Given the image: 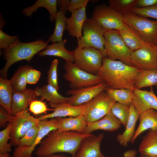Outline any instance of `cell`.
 Here are the masks:
<instances>
[{
	"label": "cell",
	"instance_id": "obj_1",
	"mask_svg": "<svg viewBox=\"0 0 157 157\" xmlns=\"http://www.w3.org/2000/svg\"><path fill=\"white\" fill-rule=\"evenodd\" d=\"M142 71L122 61L104 57L102 66L97 75L101 77L109 88L134 90L136 78Z\"/></svg>",
	"mask_w": 157,
	"mask_h": 157
},
{
	"label": "cell",
	"instance_id": "obj_2",
	"mask_svg": "<svg viewBox=\"0 0 157 157\" xmlns=\"http://www.w3.org/2000/svg\"><path fill=\"white\" fill-rule=\"evenodd\" d=\"M90 134L74 131H52L41 141L35 154L38 157H45L65 152L74 157L81 141Z\"/></svg>",
	"mask_w": 157,
	"mask_h": 157
},
{
	"label": "cell",
	"instance_id": "obj_3",
	"mask_svg": "<svg viewBox=\"0 0 157 157\" xmlns=\"http://www.w3.org/2000/svg\"><path fill=\"white\" fill-rule=\"evenodd\" d=\"M48 45V42L41 39L29 42H23L19 40L3 49L2 54L6 63L0 71L1 77L7 79L8 70L12 65L22 60L30 62L35 54L45 49Z\"/></svg>",
	"mask_w": 157,
	"mask_h": 157
},
{
	"label": "cell",
	"instance_id": "obj_4",
	"mask_svg": "<svg viewBox=\"0 0 157 157\" xmlns=\"http://www.w3.org/2000/svg\"><path fill=\"white\" fill-rule=\"evenodd\" d=\"M83 35L77 40L79 49L93 48L99 50L106 57L104 34L106 30L92 18H87L83 27Z\"/></svg>",
	"mask_w": 157,
	"mask_h": 157
},
{
	"label": "cell",
	"instance_id": "obj_5",
	"mask_svg": "<svg viewBox=\"0 0 157 157\" xmlns=\"http://www.w3.org/2000/svg\"><path fill=\"white\" fill-rule=\"evenodd\" d=\"M104 48L107 58L112 60L118 59L131 65V56L132 51L126 45L118 30L106 31L104 34Z\"/></svg>",
	"mask_w": 157,
	"mask_h": 157
},
{
	"label": "cell",
	"instance_id": "obj_6",
	"mask_svg": "<svg viewBox=\"0 0 157 157\" xmlns=\"http://www.w3.org/2000/svg\"><path fill=\"white\" fill-rule=\"evenodd\" d=\"M124 23L149 44L157 47V20H151L131 11L122 14Z\"/></svg>",
	"mask_w": 157,
	"mask_h": 157
},
{
	"label": "cell",
	"instance_id": "obj_7",
	"mask_svg": "<svg viewBox=\"0 0 157 157\" xmlns=\"http://www.w3.org/2000/svg\"><path fill=\"white\" fill-rule=\"evenodd\" d=\"M74 51L75 65L86 72L97 75L104 57L100 51L93 48L79 49L77 47Z\"/></svg>",
	"mask_w": 157,
	"mask_h": 157
},
{
	"label": "cell",
	"instance_id": "obj_8",
	"mask_svg": "<svg viewBox=\"0 0 157 157\" xmlns=\"http://www.w3.org/2000/svg\"><path fill=\"white\" fill-rule=\"evenodd\" d=\"M64 68L66 72L63 76L69 82L72 89L94 85L104 82L100 76L81 69L74 63L65 62Z\"/></svg>",
	"mask_w": 157,
	"mask_h": 157
},
{
	"label": "cell",
	"instance_id": "obj_9",
	"mask_svg": "<svg viewBox=\"0 0 157 157\" xmlns=\"http://www.w3.org/2000/svg\"><path fill=\"white\" fill-rule=\"evenodd\" d=\"M92 18L106 31H118L125 24L122 14L105 4L98 5L94 7Z\"/></svg>",
	"mask_w": 157,
	"mask_h": 157
},
{
	"label": "cell",
	"instance_id": "obj_10",
	"mask_svg": "<svg viewBox=\"0 0 157 157\" xmlns=\"http://www.w3.org/2000/svg\"><path fill=\"white\" fill-rule=\"evenodd\" d=\"M115 102L106 92H103L86 103L82 114L88 123L99 120L110 110Z\"/></svg>",
	"mask_w": 157,
	"mask_h": 157
},
{
	"label": "cell",
	"instance_id": "obj_11",
	"mask_svg": "<svg viewBox=\"0 0 157 157\" xmlns=\"http://www.w3.org/2000/svg\"><path fill=\"white\" fill-rule=\"evenodd\" d=\"M11 122L10 143L17 147L19 141L31 128L37 124L40 120L32 116L26 110L14 115Z\"/></svg>",
	"mask_w": 157,
	"mask_h": 157
},
{
	"label": "cell",
	"instance_id": "obj_12",
	"mask_svg": "<svg viewBox=\"0 0 157 157\" xmlns=\"http://www.w3.org/2000/svg\"><path fill=\"white\" fill-rule=\"evenodd\" d=\"M157 47L150 45L132 51L131 62L132 66L144 70L156 69Z\"/></svg>",
	"mask_w": 157,
	"mask_h": 157
},
{
	"label": "cell",
	"instance_id": "obj_13",
	"mask_svg": "<svg viewBox=\"0 0 157 157\" xmlns=\"http://www.w3.org/2000/svg\"><path fill=\"white\" fill-rule=\"evenodd\" d=\"M106 83L103 82L97 85L68 90L66 92L71 96L68 103L74 106L86 103L108 88Z\"/></svg>",
	"mask_w": 157,
	"mask_h": 157
},
{
	"label": "cell",
	"instance_id": "obj_14",
	"mask_svg": "<svg viewBox=\"0 0 157 157\" xmlns=\"http://www.w3.org/2000/svg\"><path fill=\"white\" fill-rule=\"evenodd\" d=\"M39 129L37 137L33 145L29 148L20 149L16 147L13 154V157H32L33 152L36 147L40 144L42 139L51 131L57 130L56 118L49 120H40L38 122Z\"/></svg>",
	"mask_w": 157,
	"mask_h": 157
},
{
	"label": "cell",
	"instance_id": "obj_15",
	"mask_svg": "<svg viewBox=\"0 0 157 157\" xmlns=\"http://www.w3.org/2000/svg\"><path fill=\"white\" fill-rule=\"evenodd\" d=\"M104 135L90 134L81 141L74 157H106L101 152L100 144Z\"/></svg>",
	"mask_w": 157,
	"mask_h": 157
},
{
	"label": "cell",
	"instance_id": "obj_16",
	"mask_svg": "<svg viewBox=\"0 0 157 157\" xmlns=\"http://www.w3.org/2000/svg\"><path fill=\"white\" fill-rule=\"evenodd\" d=\"M131 104L139 114L150 109L157 111V97L152 87L149 91L135 89Z\"/></svg>",
	"mask_w": 157,
	"mask_h": 157
},
{
	"label": "cell",
	"instance_id": "obj_17",
	"mask_svg": "<svg viewBox=\"0 0 157 157\" xmlns=\"http://www.w3.org/2000/svg\"><path fill=\"white\" fill-rule=\"evenodd\" d=\"M70 17L66 20V28L69 34L79 40L82 37L83 25L87 19L86 7L72 11Z\"/></svg>",
	"mask_w": 157,
	"mask_h": 157
},
{
	"label": "cell",
	"instance_id": "obj_18",
	"mask_svg": "<svg viewBox=\"0 0 157 157\" xmlns=\"http://www.w3.org/2000/svg\"><path fill=\"white\" fill-rule=\"evenodd\" d=\"M86 103L78 106H73L68 102L58 104L53 108L52 113L41 115L38 117L40 120L66 116L76 117L82 114Z\"/></svg>",
	"mask_w": 157,
	"mask_h": 157
},
{
	"label": "cell",
	"instance_id": "obj_19",
	"mask_svg": "<svg viewBox=\"0 0 157 157\" xmlns=\"http://www.w3.org/2000/svg\"><path fill=\"white\" fill-rule=\"evenodd\" d=\"M120 121L110 111L100 119L94 122L88 123L84 133L90 134L97 130H103L113 132L121 127Z\"/></svg>",
	"mask_w": 157,
	"mask_h": 157
},
{
	"label": "cell",
	"instance_id": "obj_20",
	"mask_svg": "<svg viewBox=\"0 0 157 157\" xmlns=\"http://www.w3.org/2000/svg\"><path fill=\"white\" fill-rule=\"evenodd\" d=\"M118 31L124 42L132 51L152 45L146 42L137 32L125 23Z\"/></svg>",
	"mask_w": 157,
	"mask_h": 157
},
{
	"label": "cell",
	"instance_id": "obj_21",
	"mask_svg": "<svg viewBox=\"0 0 157 157\" xmlns=\"http://www.w3.org/2000/svg\"><path fill=\"white\" fill-rule=\"evenodd\" d=\"M58 91L49 84L42 87L38 86L34 89L36 96L40 97L42 99L47 101L50 106L53 108L58 104L68 102L70 99V97H65L60 94Z\"/></svg>",
	"mask_w": 157,
	"mask_h": 157
},
{
	"label": "cell",
	"instance_id": "obj_22",
	"mask_svg": "<svg viewBox=\"0 0 157 157\" xmlns=\"http://www.w3.org/2000/svg\"><path fill=\"white\" fill-rule=\"evenodd\" d=\"M67 42V40L65 39L60 42H52L38 53V56L40 57L46 56H57L62 58L65 62L74 63L75 60L74 51L66 49L65 44Z\"/></svg>",
	"mask_w": 157,
	"mask_h": 157
},
{
	"label": "cell",
	"instance_id": "obj_23",
	"mask_svg": "<svg viewBox=\"0 0 157 157\" xmlns=\"http://www.w3.org/2000/svg\"><path fill=\"white\" fill-rule=\"evenodd\" d=\"M56 118L57 130L60 131H74L84 133L88 123L82 114L75 117Z\"/></svg>",
	"mask_w": 157,
	"mask_h": 157
},
{
	"label": "cell",
	"instance_id": "obj_24",
	"mask_svg": "<svg viewBox=\"0 0 157 157\" xmlns=\"http://www.w3.org/2000/svg\"><path fill=\"white\" fill-rule=\"evenodd\" d=\"M34 90L27 89L21 92H13L11 105V111L14 116L26 110L31 102L35 97Z\"/></svg>",
	"mask_w": 157,
	"mask_h": 157
},
{
	"label": "cell",
	"instance_id": "obj_25",
	"mask_svg": "<svg viewBox=\"0 0 157 157\" xmlns=\"http://www.w3.org/2000/svg\"><path fill=\"white\" fill-rule=\"evenodd\" d=\"M140 123L131 142L133 144L143 132L148 129H157V111L153 109L147 110L139 114Z\"/></svg>",
	"mask_w": 157,
	"mask_h": 157
},
{
	"label": "cell",
	"instance_id": "obj_26",
	"mask_svg": "<svg viewBox=\"0 0 157 157\" xmlns=\"http://www.w3.org/2000/svg\"><path fill=\"white\" fill-rule=\"evenodd\" d=\"M139 114L133 105H130V113L128 122L124 131L117 136V141L121 145L126 147L129 142H131L135 131V124Z\"/></svg>",
	"mask_w": 157,
	"mask_h": 157
},
{
	"label": "cell",
	"instance_id": "obj_27",
	"mask_svg": "<svg viewBox=\"0 0 157 157\" xmlns=\"http://www.w3.org/2000/svg\"><path fill=\"white\" fill-rule=\"evenodd\" d=\"M138 150L141 155L157 157V129L151 130L143 137Z\"/></svg>",
	"mask_w": 157,
	"mask_h": 157
},
{
	"label": "cell",
	"instance_id": "obj_28",
	"mask_svg": "<svg viewBox=\"0 0 157 157\" xmlns=\"http://www.w3.org/2000/svg\"><path fill=\"white\" fill-rule=\"evenodd\" d=\"M56 0H38L33 5L24 8L22 13L24 15L31 17L34 12H36L40 8H46L49 13V20L51 22L54 21L56 15L58 12Z\"/></svg>",
	"mask_w": 157,
	"mask_h": 157
},
{
	"label": "cell",
	"instance_id": "obj_29",
	"mask_svg": "<svg viewBox=\"0 0 157 157\" xmlns=\"http://www.w3.org/2000/svg\"><path fill=\"white\" fill-rule=\"evenodd\" d=\"M32 68L28 65L19 67L9 80L13 92H21L27 88L26 76L29 71Z\"/></svg>",
	"mask_w": 157,
	"mask_h": 157
},
{
	"label": "cell",
	"instance_id": "obj_30",
	"mask_svg": "<svg viewBox=\"0 0 157 157\" xmlns=\"http://www.w3.org/2000/svg\"><path fill=\"white\" fill-rule=\"evenodd\" d=\"M13 92L9 80L0 77V104L9 114L12 115H13L11 111V105Z\"/></svg>",
	"mask_w": 157,
	"mask_h": 157
},
{
	"label": "cell",
	"instance_id": "obj_31",
	"mask_svg": "<svg viewBox=\"0 0 157 157\" xmlns=\"http://www.w3.org/2000/svg\"><path fill=\"white\" fill-rule=\"evenodd\" d=\"M67 18L63 10L60 8L55 16V26L53 32L46 41L47 42H59L63 40V33L66 28Z\"/></svg>",
	"mask_w": 157,
	"mask_h": 157
},
{
	"label": "cell",
	"instance_id": "obj_32",
	"mask_svg": "<svg viewBox=\"0 0 157 157\" xmlns=\"http://www.w3.org/2000/svg\"><path fill=\"white\" fill-rule=\"evenodd\" d=\"M157 85V70H142L138 76L135 84V89Z\"/></svg>",
	"mask_w": 157,
	"mask_h": 157
},
{
	"label": "cell",
	"instance_id": "obj_33",
	"mask_svg": "<svg viewBox=\"0 0 157 157\" xmlns=\"http://www.w3.org/2000/svg\"><path fill=\"white\" fill-rule=\"evenodd\" d=\"M133 90L129 89H113L108 87L105 92L116 102L130 106L132 101Z\"/></svg>",
	"mask_w": 157,
	"mask_h": 157
},
{
	"label": "cell",
	"instance_id": "obj_34",
	"mask_svg": "<svg viewBox=\"0 0 157 157\" xmlns=\"http://www.w3.org/2000/svg\"><path fill=\"white\" fill-rule=\"evenodd\" d=\"M110 111L125 127L129 117L130 106L115 102L112 106Z\"/></svg>",
	"mask_w": 157,
	"mask_h": 157
},
{
	"label": "cell",
	"instance_id": "obj_35",
	"mask_svg": "<svg viewBox=\"0 0 157 157\" xmlns=\"http://www.w3.org/2000/svg\"><path fill=\"white\" fill-rule=\"evenodd\" d=\"M38 124L30 129L19 141L16 147L20 149H26L32 146L36 140L38 132Z\"/></svg>",
	"mask_w": 157,
	"mask_h": 157
},
{
	"label": "cell",
	"instance_id": "obj_36",
	"mask_svg": "<svg viewBox=\"0 0 157 157\" xmlns=\"http://www.w3.org/2000/svg\"><path fill=\"white\" fill-rule=\"evenodd\" d=\"M137 0H109V5L118 13L122 15L135 7Z\"/></svg>",
	"mask_w": 157,
	"mask_h": 157
},
{
	"label": "cell",
	"instance_id": "obj_37",
	"mask_svg": "<svg viewBox=\"0 0 157 157\" xmlns=\"http://www.w3.org/2000/svg\"><path fill=\"white\" fill-rule=\"evenodd\" d=\"M11 122H8L6 127L0 132V154L8 155L11 151L12 145L8 143L10 139Z\"/></svg>",
	"mask_w": 157,
	"mask_h": 157
},
{
	"label": "cell",
	"instance_id": "obj_38",
	"mask_svg": "<svg viewBox=\"0 0 157 157\" xmlns=\"http://www.w3.org/2000/svg\"><path fill=\"white\" fill-rule=\"evenodd\" d=\"M59 63L57 59L52 62L49 69L47 71V82L49 84L53 86L58 90H59L57 75V68Z\"/></svg>",
	"mask_w": 157,
	"mask_h": 157
},
{
	"label": "cell",
	"instance_id": "obj_39",
	"mask_svg": "<svg viewBox=\"0 0 157 157\" xmlns=\"http://www.w3.org/2000/svg\"><path fill=\"white\" fill-rule=\"evenodd\" d=\"M130 11L143 17H149L157 20V5L144 8L134 7Z\"/></svg>",
	"mask_w": 157,
	"mask_h": 157
},
{
	"label": "cell",
	"instance_id": "obj_40",
	"mask_svg": "<svg viewBox=\"0 0 157 157\" xmlns=\"http://www.w3.org/2000/svg\"><path fill=\"white\" fill-rule=\"evenodd\" d=\"M19 41L18 36L9 35L0 29V49H6Z\"/></svg>",
	"mask_w": 157,
	"mask_h": 157
},
{
	"label": "cell",
	"instance_id": "obj_41",
	"mask_svg": "<svg viewBox=\"0 0 157 157\" xmlns=\"http://www.w3.org/2000/svg\"><path fill=\"white\" fill-rule=\"evenodd\" d=\"M29 109L31 113L35 115L46 113L48 110L45 103L41 101L34 99L31 102Z\"/></svg>",
	"mask_w": 157,
	"mask_h": 157
},
{
	"label": "cell",
	"instance_id": "obj_42",
	"mask_svg": "<svg viewBox=\"0 0 157 157\" xmlns=\"http://www.w3.org/2000/svg\"><path fill=\"white\" fill-rule=\"evenodd\" d=\"M89 0H70L68 6L67 10L71 13L72 11L86 7Z\"/></svg>",
	"mask_w": 157,
	"mask_h": 157
},
{
	"label": "cell",
	"instance_id": "obj_43",
	"mask_svg": "<svg viewBox=\"0 0 157 157\" xmlns=\"http://www.w3.org/2000/svg\"><path fill=\"white\" fill-rule=\"evenodd\" d=\"M40 72L32 68L27 73L26 81L27 84H35L38 81L41 76Z\"/></svg>",
	"mask_w": 157,
	"mask_h": 157
},
{
	"label": "cell",
	"instance_id": "obj_44",
	"mask_svg": "<svg viewBox=\"0 0 157 157\" xmlns=\"http://www.w3.org/2000/svg\"><path fill=\"white\" fill-rule=\"evenodd\" d=\"M14 116L9 114L2 106L0 107V126H3L7 122H12Z\"/></svg>",
	"mask_w": 157,
	"mask_h": 157
},
{
	"label": "cell",
	"instance_id": "obj_45",
	"mask_svg": "<svg viewBox=\"0 0 157 157\" xmlns=\"http://www.w3.org/2000/svg\"><path fill=\"white\" fill-rule=\"evenodd\" d=\"M157 5V0H137L135 7L144 8Z\"/></svg>",
	"mask_w": 157,
	"mask_h": 157
},
{
	"label": "cell",
	"instance_id": "obj_46",
	"mask_svg": "<svg viewBox=\"0 0 157 157\" xmlns=\"http://www.w3.org/2000/svg\"><path fill=\"white\" fill-rule=\"evenodd\" d=\"M69 0H57V4L59 6L61 7V8L63 9L65 14L67 13V7Z\"/></svg>",
	"mask_w": 157,
	"mask_h": 157
},
{
	"label": "cell",
	"instance_id": "obj_47",
	"mask_svg": "<svg viewBox=\"0 0 157 157\" xmlns=\"http://www.w3.org/2000/svg\"><path fill=\"white\" fill-rule=\"evenodd\" d=\"M136 154L137 152L135 150H130L124 153L123 157H135Z\"/></svg>",
	"mask_w": 157,
	"mask_h": 157
},
{
	"label": "cell",
	"instance_id": "obj_48",
	"mask_svg": "<svg viewBox=\"0 0 157 157\" xmlns=\"http://www.w3.org/2000/svg\"><path fill=\"white\" fill-rule=\"evenodd\" d=\"M6 22L2 15H0V29H2L5 25Z\"/></svg>",
	"mask_w": 157,
	"mask_h": 157
},
{
	"label": "cell",
	"instance_id": "obj_49",
	"mask_svg": "<svg viewBox=\"0 0 157 157\" xmlns=\"http://www.w3.org/2000/svg\"><path fill=\"white\" fill-rule=\"evenodd\" d=\"M45 157H68L63 155H54L53 154Z\"/></svg>",
	"mask_w": 157,
	"mask_h": 157
},
{
	"label": "cell",
	"instance_id": "obj_50",
	"mask_svg": "<svg viewBox=\"0 0 157 157\" xmlns=\"http://www.w3.org/2000/svg\"><path fill=\"white\" fill-rule=\"evenodd\" d=\"M9 155H3L1 154H0V157H7L9 156Z\"/></svg>",
	"mask_w": 157,
	"mask_h": 157
},
{
	"label": "cell",
	"instance_id": "obj_51",
	"mask_svg": "<svg viewBox=\"0 0 157 157\" xmlns=\"http://www.w3.org/2000/svg\"><path fill=\"white\" fill-rule=\"evenodd\" d=\"M140 157H152V156H149L141 155L140 156Z\"/></svg>",
	"mask_w": 157,
	"mask_h": 157
},
{
	"label": "cell",
	"instance_id": "obj_52",
	"mask_svg": "<svg viewBox=\"0 0 157 157\" xmlns=\"http://www.w3.org/2000/svg\"><path fill=\"white\" fill-rule=\"evenodd\" d=\"M156 70H157V59L156 64Z\"/></svg>",
	"mask_w": 157,
	"mask_h": 157
},
{
	"label": "cell",
	"instance_id": "obj_53",
	"mask_svg": "<svg viewBox=\"0 0 157 157\" xmlns=\"http://www.w3.org/2000/svg\"><path fill=\"white\" fill-rule=\"evenodd\" d=\"M7 157H13L11 156L10 155V154L9 155V156Z\"/></svg>",
	"mask_w": 157,
	"mask_h": 157
}]
</instances>
